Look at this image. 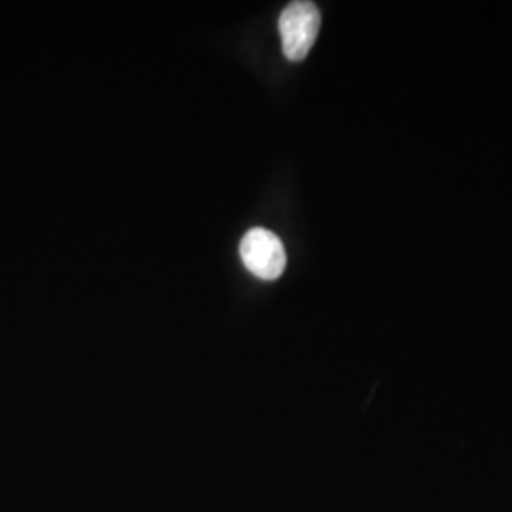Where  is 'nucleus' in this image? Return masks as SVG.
Here are the masks:
<instances>
[{
    "label": "nucleus",
    "instance_id": "f257e3e1",
    "mask_svg": "<svg viewBox=\"0 0 512 512\" xmlns=\"http://www.w3.org/2000/svg\"><path fill=\"white\" fill-rule=\"evenodd\" d=\"M321 29V12L313 2H291L279 16L283 54L289 61H302L310 54Z\"/></svg>",
    "mask_w": 512,
    "mask_h": 512
},
{
    "label": "nucleus",
    "instance_id": "f03ea898",
    "mask_svg": "<svg viewBox=\"0 0 512 512\" xmlns=\"http://www.w3.org/2000/svg\"><path fill=\"white\" fill-rule=\"evenodd\" d=\"M239 255L245 268L264 281H274L285 272L287 255L281 239L264 228H253L239 245Z\"/></svg>",
    "mask_w": 512,
    "mask_h": 512
}]
</instances>
